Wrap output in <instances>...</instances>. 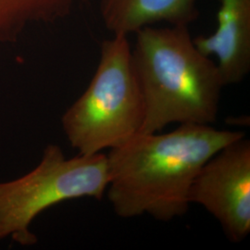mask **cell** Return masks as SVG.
I'll list each match as a JSON object with an SVG mask.
<instances>
[{"label":"cell","instance_id":"6da1fadb","mask_svg":"<svg viewBox=\"0 0 250 250\" xmlns=\"http://www.w3.org/2000/svg\"><path fill=\"white\" fill-rule=\"evenodd\" d=\"M242 132L185 124L166 134H135L107 155V196L119 217L148 214L168 222L186 214L201 167Z\"/></svg>","mask_w":250,"mask_h":250},{"label":"cell","instance_id":"7a4b0ae2","mask_svg":"<svg viewBox=\"0 0 250 250\" xmlns=\"http://www.w3.org/2000/svg\"><path fill=\"white\" fill-rule=\"evenodd\" d=\"M134 35L132 60L145 104L140 133H158L170 124H214L224 81L188 26L145 27Z\"/></svg>","mask_w":250,"mask_h":250},{"label":"cell","instance_id":"3957f363","mask_svg":"<svg viewBox=\"0 0 250 250\" xmlns=\"http://www.w3.org/2000/svg\"><path fill=\"white\" fill-rule=\"evenodd\" d=\"M145 104L127 36H113L101 45L89 86L62 117L72 147L93 155L122 146L139 134Z\"/></svg>","mask_w":250,"mask_h":250},{"label":"cell","instance_id":"277c9868","mask_svg":"<svg viewBox=\"0 0 250 250\" xmlns=\"http://www.w3.org/2000/svg\"><path fill=\"white\" fill-rule=\"evenodd\" d=\"M108 183L106 154H79L66 159L61 147L48 145L35 170L0 184V240L10 236L20 245H35L37 238L29 226L42 211L74 198L100 200Z\"/></svg>","mask_w":250,"mask_h":250},{"label":"cell","instance_id":"5b68a950","mask_svg":"<svg viewBox=\"0 0 250 250\" xmlns=\"http://www.w3.org/2000/svg\"><path fill=\"white\" fill-rule=\"evenodd\" d=\"M190 203L202 206L219 221L228 238L243 241L250 232V141L228 144L197 172Z\"/></svg>","mask_w":250,"mask_h":250},{"label":"cell","instance_id":"8992f818","mask_svg":"<svg viewBox=\"0 0 250 250\" xmlns=\"http://www.w3.org/2000/svg\"><path fill=\"white\" fill-rule=\"evenodd\" d=\"M217 25L193 38L205 56H215L224 86L241 83L250 70V0H220Z\"/></svg>","mask_w":250,"mask_h":250},{"label":"cell","instance_id":"52a82bcc","mask_svg":"<svg viewBox=\"0 0 250 250\" xmlns=\"http://www.w3.org/2000/svg\"><path fill=\"white\" fill-rule=\"evenodd\" d=\"M198 0H102L101 16L117 36L135 34L145 27L166 22L189 26L198 16Z\"/></svg>","mask_w":250,"mask_h":250},{"label":"cell","instance_id":"ba28073f","mask_svg":"<svg viewBox=\"0 0 250 250\" xmlns=\"http://www.w3.org/2000/svg\"><path fill=\"white\" fill-rule=\"evenodd\" d=\"M78 0H0V34L26 19H54L64 15Z\"/></svg>","mask_w":250,"mask_h":250}]
</instances>
